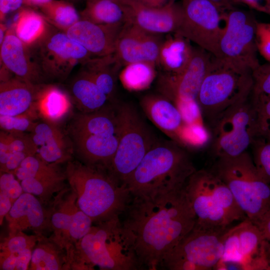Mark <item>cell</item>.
I'll return each instance as SVG.
<instances>
[{"mask_svg":"<svg viewBox=\"0 0 270 270\" xmlns=\"http://www.w3.org/2000/svg\"><path fill=\"white\" fill-rule=\"evenodd\" d=\"M132 198L122 224L132 242L140 267L156 270L192 230L196 218L185 186Z\"/></svg>","mask_w":270,"mask_h":270,"instance_id":"cell-1","label":"cell"},{"mask_svg":"<svg viewBox=\"0 0 270 270\" xmlns=\"http://www.w3.org/2000/svg\"><path fill=\"white\" fill-rule=\"evenodd\" d=\"M68 270H132L141 268L119 215L94 222L68 256Z\"/></svg>","mask_w":270,"mask_h":270,"instance_id":"cell-2","label":"cell"},{"mask_svg":"<svg viewBox=\"0 0 270 270\" xmlns=\"http://www.w3.org/2000/svg\"><path fill=\"white\" fill-rule=\"evenodd\" d=\"M64 172L69 186L76 194V204L93 222L126 211L130 192L107 170L71 160Z\"/></svg>","mask_w":270,"mask_h":270,"instance_id":"cell-3","label":"cell"},{"mask_svg":"<svg viewBox=\"0 0 270 270\" xmlns=\"http://www.w3.org/2000/svg\"><path fill=\"white\" fill-rule=\"evenodd\" d=\"M196 170L184 147L172 140L156 142L126 185L132 196L184 186Z\"/></svg>","mask_w":270,"mask_h":270,"instance_id":"cell-4","label":"cell"},{"mask_svg":"<svg viewBox=\"0 0 270 270\" xmlns=\"http://www.w3.org/2000/svg\"><path fill=\"white\" fill-rule=\"evenodd\" d=\"M211 170L230 190L247 218L256 225L270 216V185L258 174L246 151L216 158Z\"/></svg>","mask_w":270,"mask_h":270,"instance_id":"cell-5","label":"cell"},{"mask_svg":"<svg viewBox=\"0 0 270 270\" xmlns=\"http://www.w3.org/2000/svg\"><path fill=\"white\" fill-rule=\"evenodd\" d=\"M185 191L196 218V226L228 228L234 222L247 218L228 186L211 170H196Z\"/></svg>","mask_w":270,"mask_h":270,"instance_id":"cell-6","label":"cell"},{"mask_svg":"<svg viewBox=\"0 0 270 270\" xmlns=\"http://www.w3.org/2000/svg\"><path fill=\"white\" fill-rule=\"evenodd\" d=\"M252 72L213 56L196 98L204 122L211 126L230 108L248 98L254 84Z\"/></svg>","mask_w":270,"mask_h":270,"instance_id":"cell-7","label":"cell"},{"mask_svg":"<svg viewBox=\"0 0 270 270\" xmlns=\"http://www.w3.org/2000/svg\"><path fill=\"white\" fill-rule=\"evenodd\" d=\"M248 99L230 108L210 126L211 151L216 158L247 151L260 134L256 110Z\"/></svg>","mask_w":270,"mask_h":270,"instance_id":"cell-8","label":"cell"},{"mask_svg":"<svg viewBox=\"0 0 270 270\" xmlns=\"http://www.w3.org/2000/svg\"><path fill=\"white\" fill-rule=\"evenodd\" d=\"M117 111L120 121L118 144L108 172L126 185L156 142L134 108L122 104L117 107Z\"/></svg>","mask_w":270,"mask_h":270,"instance_id":"cell-9","label":"cell"},{"mask_svg":"<svg viewBox=\"0 0 270 270\" xmlns=\"http://www.w3.org/2000/svg\"><path fill=\"white\" fill-rule=\"evenodd\" d=\"M28 46L45 78L53 80H66L76 65L84 64L92 56L66 32L48 22L42 36Z\"/></svg>","mask_w":270,"mask_h":270,"instance_id":"cell-10","label":"cell"},{"mask_svg":"<svg viewBox=\"0 0 270 270\" xmlns=\"http://www.w3.org/2000/svg\"><path fill=\"white\" fill-rule=\"evenodd\" d=\"M224 26L216 58L243 70L252 72L260 64L257 56V20L250 12L236 8L224 12Z\"/></svg>","mask_w":270,"mask_h":270,"instance_id":"cell-11","label":"cell"},{"mask_svg":"<svg viewBox=\"0 0 270 270\" xmlns=\"http://www.w3.org/2000/svg\"><path fill=\"white\" fill-rule=\"evenodd\" d=\"M228 228L194 226L164 260L170 270H210L216 268L224 252Z\"/></svg>","mask_w":270,"mask_h":270,"instance_id":"cell-12","label":"cell"},{"mask_svg":"<svg viewBox=\"0 0 270 270\" xmlns=\"http://www.w3.org/2000/svg\"><path fill=\"white\" fill-rule=\"evenodd\" d=\"M266 240L248 218L228 228L222 257L216 270H270L266 256Z\"/></svg>","mask_w":270,"mask_h":270,"instance_id":"cell-13","label":"cell"},{"mask_svg":"<svg viewBox=\"0 0 270 270\" xmlns=\"http://www.w3.org/2000/svg\"><path fill=\"white\" fill-rule=\"evenodd\" d=\"M181 4L182 17L176 33L216 57L225 10L207 0H182Z\"/></svg>","mask_w":270,"mask_h":270,"instance_id":"cell-14","label":"cell"},{"mask_svg":"<svg viewBox=\"0 0 270 270\" xmlns=\"http://www.w3.org/2000/svg\"><path fill=\"white\" fill-rule=\"evenodd\" d=\"M74 191L66 186L53 197L48 208L51 236L66 252L90 230L93 222L76 204Z\"/></svg>","mask_w":270,"mask_h":270,"instance_id":"cell-15","label":"cell"},{"mask_svg":"<svg viewBox=\"0 0 270 270\" xmlns=\"http://www.w3.org/2000/svg\"><path fill=\"white\" fill-rule=\"evenodd\" d=\"M141 107L148 118L162 132L180 146H192V140L200 128L186 121L180 106L164 96H144Z\"/></svg>","mask_w":270,"mask_h":270,"instance_id":"cell-16","label":"cell"},{"mask_svg":"<svg viewBox=\"0 0 270 270\" xmlns=\"http://www.w3.org/2000/svg\"><path fill=\"white\" fill-rule=\"evenodd\" d=\"M213 56L199 46L194 47L190 60L182 72L176 76L165 73L160 78V87L163 96L185 103L196 102Z\"/></svg>","mask_w":270,"mask_h":270,"instance_id":"cell-17","label":"cell"},{"mask_svg":"<svg viewBox=\"0 0 270 270\" xmlns=\"http://www.w3.org/2000/svg\"><path fill=\"white\" fill-rule=\"evenodd\" d=\"M162 42L160 35L146 32L126 22L118 38L114 54L124 66L141 62L156 65Z\"/></svg>","mask_w":270,"mask_h":270,"instance_id":"cell-18","label":"cell"},{"mask_svg":"<svg viewBox=\"0 0 270 270\" xmlns=\"http://www.w3.org/2000/svg\"><path fill=\"white\" fill-rule=\"evenodd\" d=\"M124 4L128 9V22L152 34L176 33L182 22L181 3L174 2L162 8L148 7L133 0H127Z\"/></svg>","mask_w":270,"mask_h":270,"instance_id":"cell-19","label":"cell"},{"mask_svg":"<svg viewBox=\"0 0 270 270\" xmlns=\"http://www.w3.org/2000/svg\"><path fill=\"white\" fill-rule=\"evenodd\" d=\"M0 45V65L16 76L34 84H43L45 77L34 62L28 46L16 34L14 26L7 30Z\"/></svg>","mask_w":270,"mask_h":270,"instance_id":"cell-20","label":"cell"},{"mask_svg":"<svg viewBox=\"0 0 270 270\" xmlns=\"http://www.w3.org/2000/svg\"><path fill=\"white\" fill-rule=\"evenodd\" d=\"M34 195L23 192L14 202L5 218L8 234L30 230L37 235L51 231L48 208Z\"/></svg>","mask_w":270,"mask_h":270,"instance_id":"cell-21","label":"cell"},{"mask_svg":"<svg viewBox=\"0 0 270 270\" xmlns=\"http://www.w3.org/2000/svg\"><path fill=\"white\" fill-rule=\"evenodd\" d=\"M124 25L98 24L80 19L66 33L92 56L114 54L118 38Z\"/></svg>","mask_w":270,"mask_h":270,"instance_id":"cell-22","label":"cell"},{"mask_svg":"<svg viewBox=\"0 0 270 270\" xmlns=\"http://www.w3.org/2000/svg\"><path fill=\"white\" fill-rule=\"evenodd\" d=\"M36 154L48 162L60 164L71 160L73 144L58 126L42 120L37 122L30 132Z\"/></svg>","mask_w":270,"mask_h":270,"instance_id":"cell-23","label":"cell"},{"mask_svg":"<svg viewBox=\"0 0 270 270\" xmlns=\"http://www.w3.org/2000/svg\"><path fill=\"white\" fill-rule=\"evenodd\" d=\"M41 84L14 76L0 82V115L16 116L34 110Z\"/></svg>","mask_w":270,"mask_h":270,"instance_id":"cell-24","label":"cell"},{"mask_svg":"<svg viewBox=\"0 0 270 270\" xmlns=\"http://www.w3.org/2000/svg\"><path fill=\"white\" fill-rule=\"evenodd\" d=\"M71 96L58 86L42 84L34 103V109L44 121L58 126L70 114Z\"/></svg>","mask_w":270,"mask_h":270,"instance_id":"cell-25","label":"cell"},{"mask_svg":"<svg viewBox=\"0 0 270 270\" xmlns=\"http://www.w3.org/2000/svg\"><path fill=\"white\" fill-rule=\"evenodd\" d=\"M193 49L186 38L176 33L169 34L161 44L158 64L166 74L178 75L188 64Z\"/></svg>","mask_w":270,"mask_h":270,"instance_id":"cell-26","label":"cell"},{"mask_svg":"<svg viewBox=\"0 0 270 270\" xmlns=\"http://www.w3.org/2000/svg\"><path fill=\"white\" fill-rule=\"evenodd\" d=\"M82 70L99 88L112 99L116 90L119 70L122 66L114 54L90 58L82 64Z\"/></svg>","mask_w":270,"mask_h":270,"instance_id":"cell-27","label":"cell"},{"mask_svg":"<svg viewBox=\"0 0 270 270\" xmlns=\"http://www.w3.org/2000/svg\"><path fill=\"white\" fill-rule=\"evenodd\" d=\"M81 19L104 25H124L129 22L128 6L110 0H86Z\"/></svg>","mask_w":270,"mask_h":270,"instance_id":"cell-28","label":"cell"},{"mask_svg":"<svg viewBox=\"0 0 270 270\" xmlns=\"http://www.w3.org/2000/svg\"><path fill=\"white\" fill-rule=\"evenodd\" d=\"M28 270H68L66 250L51 236L40 235L32 250Z\"/></svg>","mask_w":270,"mask_h":270,"instance_id":"cell-29","label":"cell"},{"mask_svg":"<svg viewBox=\"0 0 270 270\" xmlns=\"http://www.w3.org/2000/svg\"><path fill=\"white\" fill-rule=\"evenodd\" d=\"M72 99L81 112L97 111L106 105L108 96L81 70L71 86Z\"/></svg>","mask_w":270,"mask_h":270,"instance_id":"cell-30","label":"cell"},{"mask_svg":"<svg viewBox=\"0 0 270 270\" xmlns=\"http://www.w3.org/2000/svg\"><path fill=\"white\" fill-rule=\"evenodd\" d=\"M39 8L48 23L64 32L81 19L72 3L66 0H52Z\"/></svg>","mask_w":270,"mask_h":270,"instance_id":"cell-31","label":"cell"},{"mask_svg":"<svg viewBox=\"0 0 270 270\" xmlns=\"http://www.w3.org/2000/svg\"><path fill=\"white\" fill-rule=\"evenodd\" d=\"M47 25L48 22L40 13L22 8L14 27L16 36L28 46L42 36Z\"/></svg>","mask_w":270,"mask_h":270,"instance_id":"cell-32","label":"cell"},{"mask_svg":"<svg viewBox=\"0 0 270 270\" xmlns=\"http://www.w3.org/2000/svg\"><path fill=\"white\" fill-rule=\"evenodd\" d=\"M156 65L141 62L128 64L120 72L118 78L124 88L130 91L148 88L155 78Z\"/></svg>","mask_w":270,"mask_h":270,"instance_id":"cell-33","label":"cell"},{"mask_svg":"<svg viewBox=\"0 0 270 270\" xmlns=\"http://www.w3.org/2000/svg\"><path fill=\"white\" fill-rule=\"evenodd\" d=\"M22 181L26 178H42L66 176L59 164L46 162L36 154L27 157L14 172Z\"/></svg>","mask_w":270,"mask_h":270,"instance_id":"cell-34","label":"cell"},{"mask_svg":"<svg viewBox=\"0 0 270 270\" xmlns=\"http://www.w3.org/2000/svg\"><path fill=\"white\" fill-rule=\"evenodd\" d=\"M66 176L58 178H28L20 182L24 192L36 196L43 204H49L54 194L58 193L66 186Z\"/></svg>","mask_w":270,"mask_h":270,"instance_id":"cell-35","label":"cell"},{"mask_svg":"<svg viewBox=\"0 0 270 270\" xmlns=\"http://www.w3.org/2000/svg\"><path fill=\"white\" fill-rule=\"evenodd\" d=\"M256 170L264 181L270 185V135L258 136L250 146Z\"/></svg>","mask_w":270,"mask_h":270,"instance_id":"cell-36","label":"cell"},{"mask_svg":"<svg viewBox=\"0 0 270 270\" xmlns=\"http://www.w3.org/2000/svg\"><path fill=\"white\" fill-rule=\"evenodd\" d=\"M38 118L35 110L19 115H0V128L10 132H30Z\"/></svg>","mask_w":270,"mask_h":270,"instance_id":"cell-37","label":"cell"},{"mask_svg":"<svg viewBox=\"0 0 270 270\" xmlns=\"http://www.w3.org/2000/svg\"><path fill=\"white\" fill-rule=\"evenodd\" d=\"M40 235H28L20 231L12 235L8 234L0 244V256L23 250L34 248Z\"/></svg>","mask_w":270,"mask_h":270,"instance_id":"cell-38","label":"cell"},{"mask_svg":"<svg viewBox=\"0 0 270 270\" xmlns=\"http://www.w3.org/2000/svg\"><path fill=\"white\" fill-rule=\"evenodd\" d=\"M33 249L28 248L18 252L0 256V270H28Z\"/></svg>","mask_w":270,"mask_h":270,"instance_id":"cell-39","label":"cell"},{"mask_svg":"<svg viewBox=\"0 0 270 270\" xmlns=\"http://www.w3.org/2000/svg\"><path fill=\"white\" fill-rule=\"evenodd\" d=\"M252 94L270 96V63L260 64L252 72Z\"/></svg>","mask_w":270,"mask_h":270,"instance_id":"cell-40","label":"cell"},{"mask_svg":"<svg viewBox=\"0 0 270 270\" xmlns=\"http://www.w3.org/2000/svg\"><path fill=\"white\" fill-rule=\"evenodd\" d=\"M19 181L13 173L0 172V192L8 196L13 204L24 192Z\"/></svg>","mask_w":270,"mask_h":270,"instance_id":"cell-41","label":"cell"},{"mask_svg":"<svg viewBox=\"0 0 270 270\" xmlns=\"http://www.w3.org/2000/svg\"><path fill=\"white\" fill-rule=\"evenodd\" d=\"M256 42L258 52L270 63V23L257 22Z\"/></svg>","mask_w":270,"mask_h":270,"instance_id":"cell-42","label":"cell"},{"mask_svg":"<svg viewBox=\"0 0 270 270\" xmlns=\"http://www.w3.org/2000/svg\"><path fill=\"white\" fill-rule=\"evenodd\" d=\"M11 134L1 130L0 132V170L2 169L10 155Z\"/></svg>","mask_w":270,"mask_h":270,"instance_id":"cell-43","label":"cell"},{"mask_svg":"<svg viewBox=\"0 0 270 270\" xmlns=\"http://www.w3.org/2000/svg\"><path fill=\"white\" fill-rule=\"evenodd\" d=\"M238 5L242 4L270 16V0H233Z\"/></svg>","mask_w":270,"mask_h":270,"instance_id":"cell-44","label":"cell"},{"mask_svg":"<svg viewBox=\"0 0 270 270\" xmlns=\"http://www.w3.org/2000/svg\"><path fill=\"white\" fill-rule=\"evenodd\" d=\"M22 4H24V0H0V22L10 12L20 9Z\"/></svg>","mask_w":270,"mask_h":270,"instance_id":"cell-45","label":"cell"},{"mask_svg":"<svg viewBox=\"0 0 270 270\" xmlns=\"http://www.w3.org/2000/svg\"><path fill=\"white\" fill-rule=\"evenodd\" d=\"M13 202L6 194L0 192V224L2 222L6 214L10 210Z\"/></svg>","mask_w":270,"mask_h":270,"instance_id":"cell-46","label":"cell"},{"mask_svg":"<svg viewBox=\"0 0 270 270\" xmlns=\"http://www.w3.org/2000/svg\"><path fill=\"white\" fill-rule=\"evenodd\" d=\"M142 5L150 8H162L176 0H133Z\"/></svg>","mask_w":270,"mask_h":270,"instance_id":"cell-47","label":"cell"},{"mask_svg":"<svg viewBox=\"0 0 270 270\" xmlns=\"http://www.w3.org/2000/svg\"><path fill=\"white\" fill-rule=\"evenodd\" d=\"M265 240L270 242V216L256 225Z\"/></svg>","mask_w":270,"mask_h":270,"instance_id":"cell-48","label":"cell"},{"mask_svg":"<svg viewBox=\"0 0 270 270\" xmlns=\"http://www.w3.org/2000/svg\"><path fill=\"white\" fill-rule=\"evenodd\" d=\"M219 6L224 10H228L236 8L237 5L233 0H207Z\"/></svg>","mask_w":270,"mask_h":270,"instance_id":"cell-49","label":"cell"},{"mask_svg":"<svg viewBox=\"0 0 270 270\" xmlns=\"http://www.w3.org/2000/svg\"><path fill=\"white\" fill-rule=\"evenodd\" d=\"M52 0H26L24 4L30 6L40 8V6Z\"/></svg>","mask_w":270,"mask_h":270,"instance_id":"cell-50","label":"cell"},{"mask_svg":"<svg viewBox=\"0 0 270 270\" xmlns=\"http://www.w3.org/2000/svg\"><path fill=\"white\" fill-rule=\"evenodd\" d=\"M7 30L6 28V27L4 26L2 22H0V44L2 43L3 42L6 32Z\"/></svg>","mask_w":270,"mask_h":270,"instance_id":"cell-51","label":"cell"},{"mask_svg":"<svg viewBox=\"0 0 270 270\" xmlns=\"http://www.w3.org/2000/svg\"><path fill=\"white\" fill-rule=\"evenodd\" d=\"M266 259L270 268V242L266 241Z\"/></svg>","mask_w":270,"mask_h":270,"instance_id":"cell-52","label":"cell"},{"mask_svg":"<svg viewBox=\"0 0 270 270\" xmlns=\"http://www.w3.org/2000/svg\"><path fill=\"white\" fill-rule=\"evenodd\" d=\"M110 0L116 1V2H122V3H124L127 0Z\"/></svg>","mask_w":270,"mask_h":270,"instance_id":"cell-53","label":"cell"},{"mask_svg":"<svg viewBox=\"0 0 270 270\" xmlns=\"http://www.w3.org/2000/svg\"><path fill=\"white\" fill-rule=\"evenodd\" d=\"M68 0V1H69L70 2H75V1H76V0Z\"/></svg>","mask_w":270,"mask_h":270,"instance_id":"cell-54","label":"cell"}]
</instances>
